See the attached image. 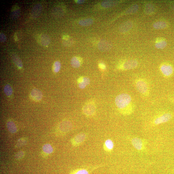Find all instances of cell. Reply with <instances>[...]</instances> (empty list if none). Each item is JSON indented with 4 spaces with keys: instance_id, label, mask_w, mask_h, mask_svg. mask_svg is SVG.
<instances>
[{
    "instance_id": "12",
    "label": "cell",
    "mask_w": 174,
    "mask_h": 174,
    "mask_svg": "<svg viewBox=\"0 0 174 174\" xmlns=\"http://www.w3.org/2000/svg\"><path fill=\"white\" fill-rule=\"evenodd\" d=\"M72 127L71 123L68 121H65L62 122L59 126L60 130L63 133L69 132L71 129Z\"/></svg>"
},
{
    "instance_id": "7",
    "label": "cell",
    "mask_w": 174,
    "mask_h": 174,
    "mask_svg": "<svg viewBox=\"0 0 174 174\" xmlns=\"http://www.w3.org/2000/svg\"><path fill=\"white\" fill-rule=\"evenodd\" d=\"M137 61L131 60L124 62L122 65L121 69L124 70L133 69L136 68L138 65Z\"/></svg>"
},
{
    "instance_id": "33",
    "label": "cell",
    "mask_w": 174,
    "mask_h": 174,
    "mask_svg": "<svg viewBox=\"0 0 174 174\" xmlns=\"http://www.w3.org/2000/svg\"><path fill=\"white\" fill-rule=\"evenodd\" d=\"M63 42L64 43V45L69 46L71 45L72 42L69 38V39L64 40Z\"/></svg>"
},
{
    "instance_id": "36",
    "label": "cell",
    "mask_w": 174,
    "mask_h": 174,
    "mask_svg": "<svg viewBox=\"0 0 174 174\" xmlns=\"http://www.w3.org/2000/svg\"><path fill=\"white\" fill-rule=\"evenodd\" d=\"M63 38L64 40H65L68 39H69L70 37L69 36L65 35L63 36Z\"/></svg>"
},
{
    "instance_id": "25",
    "label": "cell",
    "mask_w": 174,
    "mask_h": 174,
    "mask_svg": "<svg viewBox=\"0 0 174 174\" xmlns=\"http://www.w3.org/2000/svg\"><path fill=\"white\" fill-rule=\"evenodd\" d=\"M4 92L8 97H10L13 94V89L11 86L9 84L6 85L4 88Z\"/></svg>"
},
{
    "instance_id": "23",
    "label": "cell",
    "mask_w": 174,
    "mask_h": 174,
    "mask_svg": "<svg viewBox=\"0 0 174 174\" xmlns=\"http://www.w3.org/2000/svg\"><path fill=\"white\" fill-rule=\"evenodd\" d=\"M154 10L155 8L154 6L152 4L148 3L145 5L144 12L146 14L150 15L154 12Z\"/></svg>"
},
{
    "instance_id": "5",
    "label": "cell",
    "mask_w": 174,
    "mask_h": 174,
    "mask_svg": "<svg viewBox=\"0 0 174 174\" xmlns=\"http://www.w3.org/2000/svg\"><path fill=\"white\" fill-rule=\"evenodd\" d=\"M88 138V134L85 133L81 132L76 134L72 139L71 142L73 146L77 147L83 143Z\"/></svg>"
},
{
    "instance_id": "22",
    "label": "cell",
    "mask_w": 174,
    "mask_h": 174,
    "mask_svg": "<svg viewBox=\"0 0 174 174\" xmlns=\"http://www.w3.org/2000/svg\"><path fill=\"white\" fill-rule=\"evenodd\" d=\"M167 26V23L163 21L157 22L153 24V27L157 30H161L165 28Z\"/></svg>"
},
{
    "instance_id": "11",
    "label": "cell",
    "mask_w": 174,
    "mask_h": 174,
    "mask_svg": "<svg viewBox=\"0 0 174 174\" xmlns=\"http://www.w3.org/2000/svg\"><path fill=\"white\" fill-rule=\"evenodd\" d=\"M30 97L31 99L36 101H39L43 97L42 92L37 89H34L32 90L30 94Z\"/></svg>"
},
{
    "instance_id": "35",
    "label": "cell",
    "mask_w": 174,
    "mask_h": 174,
    "mask_svg": "<svg viewBox=\"0 0 174 174\" xmlns=\"http://www.w3.org/2000/svg\"><path fill=\"white\" fill-rule=\"evenodd\" d=\"M85 1H82V0H79V1H76L75 2L78 4H82L85 2Z\"/></svg>"
},
{
    "instance_id": "17",
    "label": "cell",
    "mask_w": 174,
    "mask_h": 174,
    "mask_svg": "<svg viewBox=\"0 0 174 174\" xmlns=\"http://www.w3.org/2000/svg\"><path fill=\"white\" fill-rule=\"evenodd\" d=\"M40 43L43 46H47L51 42V39L47 35L43 34L41 35L40 38Z\"/></svg>"
},
{
    "instance_id": "27",
    "label": "cell",
    "mask_w": 174,
    "mask_h": 174,
    "mask_svg": "<svg viewBox=\"0 0 174 174\" xmlns=\"http://www.w3.org/2000/svg\"><path fill=\"white\" fill-rule=\"evenodd\" d=\"M43 152L46 154H50L52 152L53 148L49 144H46L44 145L43 147Z\"/></svg>"
},
{
    "instance_id": "28",
    "label": "cell",
    "mask_w": 174,
    "mask_h": 174,
    "mask_svg": "<svg viewBox=\"0 0 174 174\" xmlns=\"http://www.w3.org/2000/svg\"><path fill=\"white\" fill-rule=\"evenodd\" d=\"M167 43L166 41L162 40L157 42L155 44V46L158 49H162L167 46Z\"/></svg>"
},
{
    "instance_id": "18",
    "label": "cell",
    "mask_w": 174,
    "mask_h": 174,
    "mask_svg": "<svg viewBox=\"0 0 174 174\" xmlns=\"http://www.w3.org/2000/svg\"><path fill=\"white\" fill-rule=\"evenodd\" d=\"M118 3L117 1H105L102 2L101 5L104 8H109L117 5Z\"/></svg>"
},
{
    "instance_id": "20",
    "label": "cell",
    "mask_w": 174,
    "mask_h": 174,
    "mask_svg": "<svg viewBox=\"0 0 174 174\" xmlns=\"http://www.w3.org/2000/svg\"><path fill=\"white\" fill-rule=\"evenodd\" d=\"M7 127L8 131L12 133H15L17 131V128L14 123L9 121L7 123Z\"/></svg>"
},
{
    "instance_id": "34",
    "label": "cell",
    "mask_w": 174,
    "mask_h": 174,
    "mask_svg": "<svg viewBox=\"0 0 174 174\" xmlns=\"http://www.w3.org/2000/svg\"><path fill=\"white\" fill-rule=\"evenodd\" d=\"M99 67L102 70H104L106 69V66L103 63H100L99 64Z\"/></svg>"
},
{
    "instance_id": "30",
    "label": "cell",
    "mask_w": 174,
    "mask_h": 174,
    "mask_svg": "<svg viewBox=\"0 0 174 174\" xmlns=\"http://www.w3.org/2000/svg\"><path fill=\"white\" fill-rule=\"evenodd\" d=\"M73 174H89V172L86 169H79L75 171Z\"/></svg>"
},
{
    "instance_id": "37",
    "label": "cell",
    "mask_w": 174,
    "mask_h": 174,
    "mask_svg": "<svg viewBox=\"0 0 174 174\" xmlns=\"http://www.w3.org/2000/svg\"><path fill=\"white\" fill-rule=\"evenodd\" d=\"M172 9H173V11L174 12V5L172 7Z\"/></svg>"
},
{
    "instance_id": "31",
    "label": "cell",
    "mask_w": 174,
    "mask_h": 174,
    "mask_svg": "<svg viewBox=\"0 0 174 174\" xmlns=\"http://www.w3.org/2000/svg\"><path fill=\"white\" fill-rule=\"evenodd\" d=\"M7 40V37L3 33H0V41L2 43L4 42Z\"/></svg>"
},
{
    "instance_id": "14",
    "label": "cell",
    "mask_w": 174,
    "mask_h": 174,
    "mask_svg": "<svg viewBox=\"0 0 174 174\" xmlns=\"http://www.w3.org/2000/svg\"><path fill=\"white\" fill-rule=\"evenodd\" d=\"M42 10V6L40 4L35 5L33 7L31 12V16L33 18L38 17L41 13Z\"/></svg>"
},
{
    "instance_id": "19",
    "label": "cell",
    "mask_w": 174,
    "mask_h": 174,
    "mask_svg": "<svg viewBox=\"0 0 174 174\" xmlns=\"http://www.w3.org/2000/svg\"><path fill=\"white\" fill-rule=\"evenodd\" d=\"M12 59L14 63L19 68H22L23 64L20 58L16 54H13L12 56Z\"/></svg>"
},
{
    "instance_id": "10",
    "label": "cell",
    "mask_w": 174,
    "mask_h": 174,
    "mask_svg": "<svg viewBox=\"0 0 174 174\" xmlns=\"http://www.w3.org/2000/svg\"><path fill=\"white\" fill-rule=\"evenodd\" d=\"M160 70L162 74L166 76L171 75L173 72V69L171 65L164 64L162 65L160 67Z\"/></svg>"
},
{
    "instance_id": "1",
    "label": "cell",
    "mask_w": 174,
    "mask_h": 174,
    "mask_svg": "<svg viewBox=\"0 0 174 174\" xmlns=\"http://www.w3.org/2000/svg\"><path fill=\"white\" fill-rule=\"evenodd\" d=\"M115 104L119 112L124 115L131 114L133 110L132 99L130 95L126 93H122L116 97Z\"/></svg>"
},
{
    "instance_id": "8",
    "label": "cell",
    "mask_w": 174,
    "mask_h": 174,
    "mask_svg": "<svg viewBox=\"0 0 174 174\" xmlns=\"http://www.w3.org/2000/svg\"><path fill=\"white\" fill-rule=\"evenodd\" d=\"M133 27V22L130 21H127L120 25L119 27V31L121 33H125L129 31Z\"/></svg>"
},
{
    "instance_id": "9",
    "label": "cell",
    "mask_w": 174,
    "mask_h": 174,
    "mask_svg": "<svg viewBox=\"0 0 174 174\" xmlns=\"http://www.w3.org/2000/svg\"><path fill=\"white\" fill-rule=\"evenodd\" d=\"M98 47L100 51L104 52L110 51L112 48V45L108 41L102 40L98 43Z\"/></svg>"
},
{
    "instance_id": "4",
    "label": "cell",
    "mask_w": 174,
    "mask_h": 174,
    "mask_svg": "<svg viewBox=\"0 0 174 174\" xmlns=\"http://www.w3.org/2000/svg\"><path fill=\"white\" fill-rule=\"evenodd\" d=\"M131 143L133 147L139 151H144L146 149L147 142L141 138H134L131 140Z\"/></svg>"
},
{
    "instance_id": "13",
    "label": "cell",
    "mask_w": 174,
    "mask_h": 174,
    "mask_svg": "<svg viewBox=\"0 0 174 174\" xmlns=\"http://www.w3.org/2000/svg\"><path fill=\"white\" fill-rule=\"evenodd\" d=\"M79 86L81 89H84L86 86L89 85L90 83V79L87 77L81 76L77 80Z\"/></svg>"
},
{
    "instance_id": "6",
    "label": "cell",
    "mask_w": 174,
    "mask_h": 174,
    "mask_svg": "<svg viewBox=\"0 0 174 174\" xmlns=\"http://www.w3.org/2000/svg\"><path fill=\"white\" fill-rule=\"evenodd\" d=\"M172 116L169 113H166L161 115L156 118L153 121V124L157 125L169 121L172 118Z\"/></svg>"
},
{
    "instance_id": "21",
    "label": "cell",
    "mask_w": 174,
    "mask_h": 174,
    "mask_svg": "<svg viewBox=\"0 0 174 174\" xmlns=\"http://www.w3.org/2000/svg\"><path fill=\"white\" fill-rule=\"evenodd\" d=\"M94 22L93 19L90 18L82 19L79 22V24L83 27L89 26L92 25Z\"/></svg>"
},
{
    "instance_id": "3",
    "label": "cell",
    "mask_w": 174,
    "mask_h": 174,
    "mask_svg": "<svg viewBox=\"0 0 174 174\" xmlns=\"http://www.w3.org/2000/svg\"><path fill=\"white\" fill-rule=\"evenodd\" d=\"M138 91L141 94L147 96L149 93V88L147 82L144 80L139 79L135 82Z\"/></svg>"
},
{
    "instance_id": "32",
    "label": "cell",
    "mask_w": 174,
    "mask_h": 174,
    "mask_svg": "<svg viewBox=\"0 0 174 174\" xmlns=\"http://www.w3.org/2000/svg\"><path fill=\"white\" fill-rule=\"evenodd\" d=\"M24 155V153L22 151H20L18 152L16 155V157L17 159H20L22 158Z\"/></svg>"
},
{
    "instance_id": "2",
    "label": "cell",
    "mask_w": 174,
    "mask_h": 174,
    "mask_svg": "<svg viewBox=\"0 0 174 174\" xmlns=\"http://www.w3.org/2000/svg\"><path fill=\"white\" fill-rule=\"evenodd\" d=\"M84 114L88 117H92L96 112V105L93 100H89L86 102L82 109Z\"/></svg>"
},
{
    "instance_id": "29",
    "label": "cell",
    "mask_w": 174,
    "mask_h": 174,
    "mask_svg": "<svg viewBox=\"0 0 174 174\" xmlns=\"http://www.w3.org/2000/svg\"><path fill=\"white\" fill-rule=\"evenodd\" d=\"M61 64L60 62L59 61H56L53 66V70L55 73L59 72L61 68Z\"/></svg>"
},
{
    "instance_id": "16",
    "label": "cell",
    "mask_w": 174,
    "mask_h": 174,
    "mask_svg": "<svg viewBox=\"0 0 174 174\" xmlns=\"http://www.w3.org/2000/svg\"><path fill=\"white\" fill-rule=\"evenodd\" d=\"M114 147V143L110 139L106 140L104 142L103 146L104 150L107 152H111L113 150Z\"/></svg>"
},
{
    "instance_id": "26",
    "label": "cell",
    "mask_w": 174,
    "mask_h": 174,
    "mask_svg": "<svg viewBox=\"0 0 174 174\" xmlns=\"http://www.w3.org/2000/svg\"><path fill=\"white\" fill-rule=\"evenodd\" d=\"M20 12L19 8L17 7H15L12 9L11 16L13 18H17L19 16Z\"/></svg>"
},
{
    "instance_id": "24",
    "label": "cell",
    "mask_w": 174,
    "mask_h": 174,
    "mask_svg": "<svg viewBox=\"0 0 174 174\" xmlns=\"http://www.w3.org/2000/svg\"><path fill=\"white\" fill-rule=\"evenodd\" d=\"M139 6L134 4L130 7L127 11L126 13L128 14H133L136 13L138 10Z\"/></svg>"
},
{
    "instance_id": "15",
    "label": "cell",
    "mask_w": 174,
    "mask_h": 174,
    "mask_svg": "<svg viewBox=\"0 0 174 174\" xmlns=\"http://www.w3.org/2000/svg\"><path fill=\"white\" fill-rule=\"evenodd\" d=\"M83 60L81 58L78 56H75L72 58L71 63L72 66L74 68H78L82 65Z\"/></svg>"
}]
</instances>
